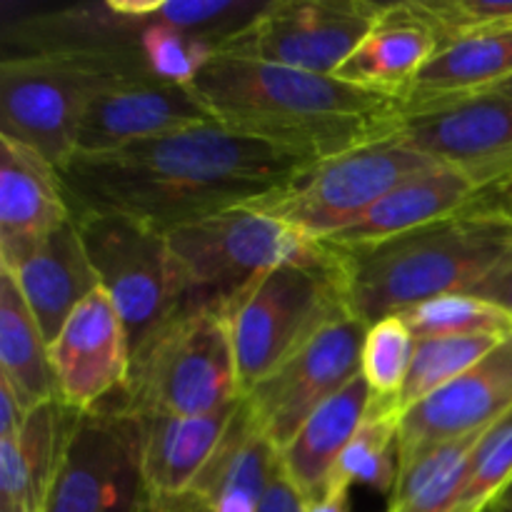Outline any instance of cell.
Wrapping results in <instances>:
<instances>
[{
  "instance_id": "6da1fadb",
  "label": "cell",
  "mask_w": 512,
  "mask_h": 512,
  "mask_svg": "<svg viewBox=\"0 0 512 512\" xmlns=\"http://www.w3.org/2000/svg\"><path fill=\"white\" fill-rule=\"evenodd\" d=\"M315 160L220 123L108 153H75L60 168L70 213L125 215L168 230L253 205Z\"/></svg>"
},
{
  "instance_id": "7a4b0ae2",
  "label": "cell",
  "mask_w": 512,
  "mask_h": 512,
  "mask_svg": "<svg viewBox=\"0 0 512 512\" xmlns=\"http://www.w3.org/2000/svg\"><path fill=\"white\" fill-rule=\"evenodd\" d=\"M220 125L310 160L345 153L398 120V100L333 75L213 55L190 83Z\"/></svg>"
},
{
  "instance_id": "3957f363",
  "label": "cell",
  "mask_w": 512,
  "mask_h": 512,
  "mask_svg": "<svg viewBox=\"0 0 512 512\" xmlns=\"http://www.w3.org/2000/svg\"><path fill=\"white\" fill-rule=\"evenodd\" d=\"M510 250L512 220L470 203L425 228L335 253L343 263L350 315L373 325L428 300L468 293Z\"/></svg>"
},
{
  "instance_id": "277c9868",
  "label": "cell",
  "mask_w": 512,
  "mask_h": 512,
  "mask_svg": "<svg viewBox=\"0 0 512 512\" xmlns=\"http://www.w3.org/2000/svg\"><path fill=\"white\" fill-rule=\"evenodd\" d=\"M340 255L320 245L308 258L273 268L223 308L240 393L263 383L333 320L348 315Z\"/></svg>"
},
{
  "instance_id": "5b68a950",
  "label": "cell",
  "mask_w": 512,
  "mask_h": 512,
  "mask_svg": "<svg viewBox=\"0 0 512 512\" xmlns=\"http://www.w3.org/2000/svg\"><path fill=\"white\" fill-rule=\"evenodd\" d=\"M143 78L153 75L128 55L88 50L3 55L0 135L28 145L60 170L75 155L78 128L90 105L110 88Z\"/></svg>"
},
{
  "instance_id": "8992f818",
  "label": "cell",
  "mask_w": 512,
  "mask_h": 512,
  "mask_svg": "<svg viewBox=\"0 0 512 512\" xmlns=\"http://www.w3.org/2000/svg\"><path fill=\"white\" fill-rule=\"evenodd\" d=\"M243 398L223 313L188 308L133 353L128 385L113 403L125 415L188 418Z\"/></svg>"
},
{
  "instance_id": "52a82bcc",
  "label": "cell",
  "mask_w": 512,
  "mask_h": 512,
  "mask_svg": "<svg viewBox=\"0 0 512 512\" xmlns=\"http://www.w3.org/2000/svg\"><path fill=\"white\" fill-rule=\"evenodd\" d=\"M435 165L443 163L413 148L393 125L345 153L308 165L288 185L253 203V208L283 220L305 238L325 243L395 185Z\"/></svg>"
},
{
  "instance_id": "ba28073f",
  "label": "cell",
  "mask_w": 512,
  "mask_h": 512,
  "mask_svg": "<svg viewBox=\"0 0 512 512\" xmlns=\"http://www.w3.org/2000/svg\"><path fill=\"white\" fill-rule=\"evenodd\" d=\"M75 218V215H73ZM100 285L138 353L160 328L188 310L190 285L163 230L125 215L75 218Z\"/></svg>"
},
{
  "instance_id": "9c48e42d",
  "label": "cell",
  "mask_w": 512,
  "mask_h": 512,
  "mask_svg": "<svg viewBox=\"0 0 512 512\" xmlns=\"http://www.w3.org/2000/svg\"><path fill=\"white\" fill-rule=\"evenodd\" d=\"M165 235L188 278V308L218 313L265 273L308 258L323 245L253 205L180 225Z\"/></svg>"
},
{
  "instance_id": "30bf717a",
  "label": "cell",
  "mask_w": 512,
  "mask_h": 512,
  "mask_svg": "<svg viewBox=\"0 0 512 512\" xmlns=\"http://www.w3.org/2000/svg\"><path fill=\"white\" fill-rule=\"evenodd\" d=\"M140 420L113 400L78 415L45 512H148Z\"/></svg>"
},
{
  "instance_id": "8fae6325",
  "label": "cell",
  "mask_w": 512,
  "mask_h": 512,
  "mask_svg": "<svg viewBox=\"0 0 512 512\" xmlns=\"http://www.w3.org/2000/svg\"><path fill=\"white\" fill-rule=\"evenodd\" d=\"M368 0H268L258 15L218 45V55L333 75L378 20Z\"/></svg>"
},
{
  "instance_id": "7c38bea8",
  "label": "cell",
  "mask_w": 512,
  "mask_h": 512,
  "mask_svg": "<svg viewBox=\"0 0 512 512\" xmlns=\"http://www.w3.org/2000/svg\"><path fill=\"white\" fill-rule=\"evenodd\" d=\"M365 333L368 325L355 315L333 320L245 395L250 418L278 453L320 405L358 378Z\"/></svg>"
},
{
  "instance_id": "4fadbf2b",
  "label": "cell",
  "mask_w": 512,
  "mask_h": 512,
  "mask_svg": "<svg viewBox=\"0 0 512 512\" xmlns=\"http://www.w3.org/2000/svg\"><path fill=\"white\" fill-rule=\"evenodd\" d=\"M395 130L420 153L468 175L480 190L512 175V95L453 100L398 118Z\"/></svg>"
},
{
  "instance_id": "5bb4252c",
  "label": "cell",
  "mask_w": 512,
  "mask_h": 512,
  "mask_svg": "<svg viewBox=\"0 0 512 512\" xmlns=\"http://www.w3.org/2000/svg\"><path fill=\"white\" fill-rule=\"evenodd\" d=\"M512 410V333L400 418V473L423 455L483 433Z\"/></svg>"
},
{
  "instance_id": "9a60e30c",
  "label": "cell",
  "mask_w": 512,
  "mask_h": 512,
  "mask_svg": "<svg viewBox=\"0 0 512 512\" xmlns=\"http://www.w3.org/2000/svg\"><path fill=\"white\" fill-rule=\"evenodd\" d=\"M48 358L58 400L78 415L93 413L128 385V330L103 285L70 313L48 345Z\"/></svg>"
},
{
  "instance_id": "2e32d148",
  "label": "cell",
  "mask_w": 512,
  "mask_h": 512,
  "mask_svg": "<svg viewBox=\"0 0 512 512\" xmlns=\"http://www.w3.org/2000/svg\"><path fill=\"white\" fill-rule=\"evenodd\" d=\"M218 123L193 85L133 80L100 95L78 128L75 153H108L198 125Z\"/></svg>"
},
{
  "instance_id": "e0dca14e",
  "label": "cell",
  "mask_w": 512,
  "mask_h": 512,
  "mask_svg": "<svg viewBox=\"0 0 512 512\" xmlns=\"http://www.w3.org/2000/svg\"><path fill=\"white\" fill-rule=\"evenodd\" d=\"M73 218L60 170L0 135V268H10Z\"/></svg>"
},
{
  "instance_id": "ac0fdd59",
  "label": "cell",
  "mask_w": 512,
  "mask_h": 512,
  "mask_svg": "<svg viewBox=\"0 0 512 512\" xmlns=\"http://www.w3.org/2000/svg\"><path fill=\"white\" fill-rule=\"evenodd\" d=\"M438 50V33L415 13L410 0L383 3L373 28L335 70L333 78L368 93L400 100Z\"/></svg>"
},
{
  "instance_id": "d6986e66",
  "label": "cell",
  "mask_w": 512,
  "mask_h": 512,
  "mask_svg": "<svg viewBox=\"0 0 512 512\" xmlns=\"http://www.w3.org/2000/svg\"><path fill=\"white\" fill-rule=\"evenodd\" d=\"M0 270L15 280L48 345L63 330L70 313L100 288L75 218L60 225L18 263Z\"/></svg>"
},
{
  "instance_id": "ffe728a7",
  "label": "cell",
  "mask_w": 512,
  "mask_h": 512,
  "mask_svg": "<svg viewBox=\"0 0 512 512\" xmlns=\"http://www.w3.org/2000/svg\"><path fill=\"white\" fill-rule=\"evenodd\" d=\"M478 193L480 188L465 173L448 165H435L395 185L348 228L325 240V245L335 250H353L383 243L395 235L425 228L448 215L460 213L478 198Z\"/></svg>"
},
{
  "instance_id": "44dd1931",
  "label": "cell",
  "mask_w": 512,
  "mask_h": 512,
  "mask_svg": "<svg viewBox=\"0 0 512 512\" xmlns=\"http://www.w3.org/2000/svg\"><path fill=\"white\" fill-rule=\"evenodd\" d=\"M512 78V28H485L440 45L398 100V118L493 90Z\"/></svg>"
},
{
  "instance_id": "7402d4cb",
  "label": "cell",
  "mask_w": 512,
  "mask_h": 512,
  "mask_svg": "<svg viewBox=\"0 0 512 512\" xmlns=\"http://www.w3.org/2000/svg\"><path fill=\"white\" fill-rule=\"evenodd\" d=\"M240 403L225 405L205 415L188 418L140 420L143 430V475L150 498L158 503L183 500L223 443Z\"/></svg>"
},
{
  "instance_id": "603a6c76",
  "label": "cell",
  "mask_w": 512,
  "mask_h": 512,
  "mask_svg": "<svg viewBox=\"0 0 512 512\" xmlns=\"http://www.w3.org/2000/svg\"><path fill=\"white\" fill-rule=\"evenodd\" d=\"M75 418L53 400L30 410L13 438L0 440V512H45Z\"/></svg>"
},
{
  "instance_id": "cb8c5ba5",
  "label": "cell",
  "mask_w": 512,
  "mask_h": 512,
  "mask_svg": "<svg viewBox=\"0 0 512 512\" xmlns=\"http://www.w3.org/2000/svg\"><path fill=\"white\" fill-rule=\"evenodd\" d=\"M370 400V385L358 375L328 403L320 405L278 453L280 468L308 505L328 493L335 465L363 425Z\"/></svg>"
},
{
  "instance_id": "d4e9b609",
  "label": "cell",
  "mask_w": 512,
  "mask_h": 512,
  "mask_svg": "<svg viewBox=\"0 0 512 512\" xmlns=\"http://www.w3.org/2000/svg\"><path fill=\"white\" fill-rule=\"evenodd\" d=\"M275 465L278 450L260 433L243 400L188 498L198 500L205 512H258Z\"/></svg>"
},
{
  "instance_id": "484cf974",
  "label": "cell",
  "mask_w": 512,
  "mask_h": 512,
  "mask_svg": "<svg viewBox=\"0 0 512 512\" xmlns=\"http://www.w3.org/2000/svg\"><path fill=\"white\" fill-rule=\"evenodd\" d=\"M0 378L28 408L58 400L43 330L5 270H0Z\"/></svg>"
},
{
  "instance_id": "4316f807",
  "label": "cell",
  "mask_w": 512,
  "mask_h": 512,
  "mask_svg": "<svg viewBox=\"0 0 512 512\" xmlns=\"http://www.w3.org/2000/svg\"><path fill=\"white\" fill-rule=\"evenodd\" d=\"M400 418L388 400H370L368 415L335 465L333 483L348 488L363 485L375 493L393 495L400 478Z\"/></svg>"
},
{
  "instance_id": "83f0119b",
  "label": "cell",
  "mask_w": 512,
  "mask_h": 512,
  "mask_svg": "<svg viewBox=\"0 0 512 512\" xmlns=\"http://www.w3.org/2000/svg\"><path fill=\"white\" fill-rule=\"evenodd\" d=\"M485 433V430H483ZM483 433L468 435L415 460L400 473L385 512H450L468 478L470 458Z\"/></svg>"
},
{
  "instance_id": "f1b7e54d",
  "label": "cell",
  "mask_w": 512,
  "mask_h": 512,
  "mask_svg": "<svg viewBox=\"0 0 512 512\" xmlns=\"http://www.w3.org/2000/svg\"><path fill=\"white\" fill-rule=\"evenodd\" d=\"M415 340L435 338H505L512 318L490 300L470 293H453L428 300L400 313Z\"/></svg>"
},
{
  "instance_id": "f546056e",
  "label": "cell",
  "mask_w": 512,
  "mask_h": 512,
  "mask_svg": "<svg viewBox=\"0 0 512 512\" xmlns=\"http://www.w3.org/2000/svg\"><path fill=\"white\" fill-rule=\"evenodd\" d=\"M503 338H435V340H415L413 365H410L408 380L400 390L395 408L403 415L420 400L433 395L450 380L463 375L473 368L478 360H483Z\"/></svg>"
},
{
  "instance_id": "4dcf8cb0",
  "label": "cell",
  "mask_w": 512,
  "mask_h": 512,
  "mask_svg": "<svg viewBox=\"0 0 512 512\" xmlns=\"http://www.w3.org/2000/svg\"><path fill=\"white\" fill-rule=\"evenodd\" d=\"M415 355V338L400 315L368 325L360 358V375L370 385L373 400L395 403L408 380Z\"/></svg>"
},
{
  "instance_id": "1f68e13d",
  "label": "cell",
  "mask_w": 512,
  "mask_h": 512,
  "mask_svg": "<svg viewBox=\"0 0 512 512\" xmlns=\"http://www.w3.org/2000/svg\"><path fill=\"white\" fill-rule=\"evenodd\" d=\"M512 480V410L490 425L470 458L468 478L450 512H485Z\"/></svg>"
},
{
  "instance_id": "d6a6232c",
  "label": "cell",
  "mask_w": 512,
  "mask_h": 512,
  "mask_svg": "<svg viewBox=\"0 0 512 512\" xmlns=\"http://www.w3.org/2000/svg\"><path fill=\"white\" fill-rule=\"evenodd\" d=\"M468 293L478 295V298L483 300H490V303L503 308L512 318V250L500 260L498 268H495L488 278H483L478 285H473Z\"/></svg>"
},
{
  "instance_id": "836d02e7",
  "label": "cell",
  "mask_w": 512,
  "mask_h": 512,
  "mask_svg": "<svg viewBox=\"0 0 512 512\" xmlns=\"http://www.w3.org/2000/svg\"><path fill=\"white\" fill-rule=\"evenodd\" d=\"M258 512H308V503H305L303 495L293 488L288 475L283 473L280 460L278 465H275L268 490H265L263 500H260Z\"/></svg>"
},
{
  "instance_id": "e575fe53",
  "label": "cell",
  "mask_w": 512,
  "mask_h": 512,
  "mask_svg": "<svg viewBox=\"0 0 512 512\" xmlns=\"http://www.w3.org/2000/svg\"><path fill=\"white\" fill-rule=\"evenodd\" d=\"M30 410L33 408H28V405L20 400V395L13 390V385L5 383V380L0 378V440L13 438V435L23 428Z\"/></svg>"
},
{
  "instance_id": "d590c367",
  "label": "cell",
  "mask_w": 512,
  "mask_h": 512,
  "mask_svg": "<svg viewBox=\"0 0 512 512\" xmlns=\"http://www.w3.org/2000/svg\"><path fill=\"white\" fill-rule=\"evenodd\" d=\"M473 205L512 220V175L505 178L503 183H495L490 185V188L480 190L478 198L473 200Z\"/></svg>"
},
{
  "instance_id": "8d00e7d4",
  "label": "cell",
  "mask_w": 512,
  "mask_h": 512,
  "mask_svg": "<svg viewBox=\"0 0 512 512\" xmlns=\"http://www.w3.org/2000/svg\"><path fill=\"white\" fill-rule=\"evenodd\" d=\"M308 512H350V488L343 483H330L328 493L310 503Z\"/></svg>"
},
{
  "instance_id": "74e56055",
  "label": "cell",
  "mask_w": 512,
  "mask_h": 512,
  "mask_svg": "<svg viewBox=\"0 0 512 512\" xmlns=\"http://www.w3.org/2000/svg\"><path fill=\"white\" fill-rule=\"evenodd\" d=\"M485 512H512V480L508 485H505L503 490H500L498 498L490 503V508Z\"/></svg>"
},
{
  "instance_id": "f35d334b",
  "label": "cell",
  "mask_w": 512,
  "mask_h": 512,
  "mask_svg": "<svg viewBox=\"0 0 512 512\" xmlns=\"http://www.w3.org/2000/svg\"><path fill=\"white\" fill-rule=\"evenodd\" d=\"M148 512H188V498L170 500V503H158V500H153Z\"/></svg>"
},
{
  "instance_id": "ab89813d",
  "label": "cell",
  "mask_w": 512,
  "mask_h": 512,
  "mask_svg": "<svg viewBox=\"0 0 512 512\" xmlns=\"http://www.w3.org/2000/svg\"><path fill=\"white\" fill-rule=\"evenodd\" d=\"M488 93H500V95H512V78L505 80V83L495 85L493 90H488Z\"/></svg>"
},
{
  "instance_id": "60d3db41",
  "label": "cell",
  "mask_w": 512,
  "mask_h": 512,
  "mask_svg": "<svg viewBox=\"0 0 512 512\" xmlns=\"http://www.w3.org/2000/svg\"><path fill=\"white\" fill-rule=\"evenodd\" d=\"M188 512H205V508L198 503V500L188 498Z\"/></svg>"
}]
</instances>
